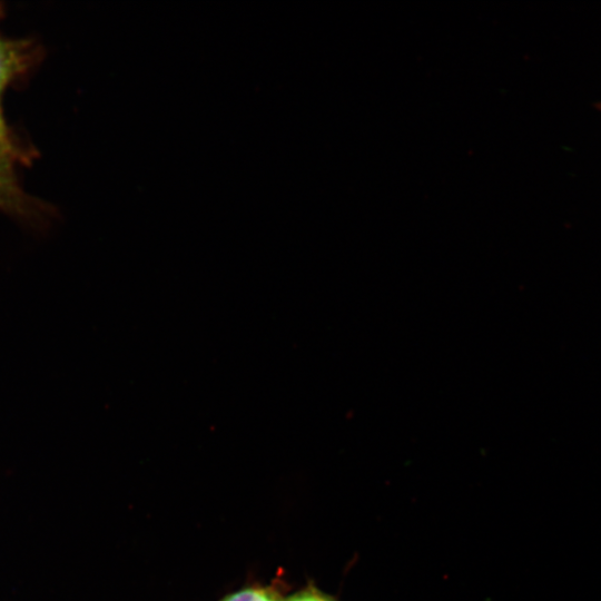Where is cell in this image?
I'll return each mask as SVG.
<instances>
[{"label":"cell","mask_w":601,"mask_h":601,"mask_svg":"<svg viewBox=\"0 0 601 601\" xmlns=\"http://www.w3.org/2000/svg\"><path fill=\"white\" fill-rule=\"evenodd\" d=\"M12 190V150L0 116V199L8 197Z\"/></svg>","instance_id":"1"},{"label":"cell","mask_w":601,"mask_h":601,"mask_svg":"<svg viewBox=\"0 0 601 601\" xmlns=\"http://www.w3.org/2000/svg\"><path fill=\"white\" fill-rule=\"evenodd\" d=\"M17 65L14 52L8 43L0 39V97L10 78L16 72Z\"/></svg>","instance_id":"2"},{"label":"cell","mask_w":601,"mask_h":601,"mask_svg":"<svg viewBox=\"0 0 601 601\" xmlns=\"http://www.w3.org/2000/svg\"><path fill=\"white\" fill-rule=\"evenodd\" d=\"M223 601H279L270 591L262 588H246L236 591Z\"/></svg>","instance_id":"3"},{"label":"cell","mask_w":601,"mask_h":601,"mask_svg":"<svg viewBox=\"0 0 601 601\" xmlns=\"http://www.w3.org/2000/svg\"><path fill=\"white\" fill-rule=\"evenodd\" d=\"M285 601H335V600L315 589H307L289 597Z\"/></svg>","instance_id":"4"}]
</instances>
